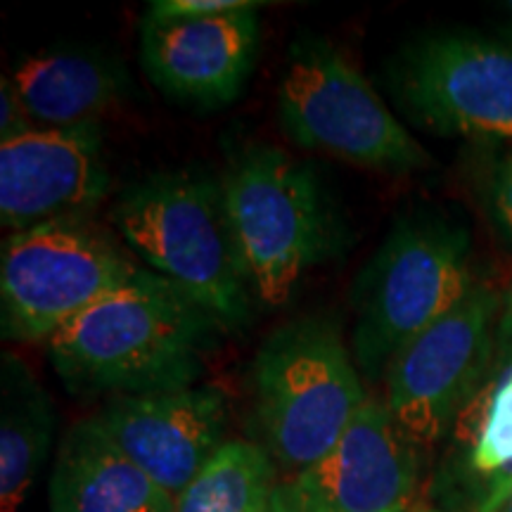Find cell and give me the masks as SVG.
Wrapping results in <instances>:
<instances>
[{
	"instance_id": "obj_22",
	"label": "cell",
	"mask_w": 512,
	"mask_h": 512,
	"mask_svg": "<svg viewBox=\"0 0 512 512\" xmlns=\"http://www.w3.org/2000/svg\"><path fill=\"white\" fill-rule=\"evenodd\" d=\"M268 512H302L297 508V503L292 501L290 491H287L285 484H278L273 491V498H271V510Z\"/></svg>"
},
{
	"instance_id": "obj_11",
	"label": "cell",
	"mask_w": 512,
	"mask_h": 512,
	"mask_svg": "<svg viewBox=\"0 0 512 512\" xmlns=\"http://www.w3.org/2000/svg\"><path fill=\"white\" fill-rule=\"evenodd\" d=\"M420 477L413 444L387 401L368 394L330 453L285 482L302 512H403Z\"/></svg>"
},
{
	"instance_id": "obj_15",
	"label": "cell",
	"mask_w": 512,
	"mask_h": 512,
	"mask_svg": "<svg viewBox=\"0 0 512 512\" xmlns=\"http://www.w3.org/2000/svg\"><path fill=\"white\" fill-rule=\"evenodd\" d=\"M12 86L36 128L100 124L131 88L126 64L100 48H48L10 74Z\"/></svg>"
},
{
	"instance_id": "obj_14",
	"label": "cell",
	"mask_w": 512,
	"mask_h": 512,
	"mask_svg": "<svg viewBox=\"0 0 512 512\" xmlns=\"http://www.w3.org/2000/svg\"><path fill=\"white\" fill-rule=\"evenodd\" d=\"M48 494L50 512H176V498L124 456L95 418L64 432Z\"/></svg>"
},
{
	"instance_id": "obj_7",
	"label": "cell",
	"mask_w": 512,
	"mask_h": 512,
	"mask_svg": "<svg viewBox=\"0 0 512 512\" xmlns=\"http://www.w3.org/2000/svg\"><path fill=\"white\" fill-rule=\"evenodd\" d=\"M143 271L91 219L10 233L0 249V328L22 344H48L64 325Z\"/></svg>"
},
{
	"instance_id": "obj_13",
	"label": "cell",
	"mask_w": 512,
	"mask_h": 512,
	"mask_svg": "<svg viewBox=\"0 0 512 512\" xmlns=\"http://www.w3.org/2000/svg\"><path fill=\"white\" fill-rule=\"evenodd\" d=\"M259 10L204 19H147L140 62L159 91L185 105L216 110L240 98L254 72L261 41Z\"/></svg>"
},
{
	"instance_id": "obj_19",
	"label": "cell",
	"mask_w": 512,
	"mask_h": 512,
	"mask_svg": "<svg viewBox=\"0 0 512 512\" xmlns=\"http://www.w3.org/2000/svg\"><path fill=\"white\" fill-rule=\"evenodd\" d=\"M268 3L259 0H155L147 10V19L155 22H174V19H204L226 15V12L264 8Z\"/></svg>"
},
{
	"instance_id": "obj_23",
	"label": "cell",
	"mask_w": 512,
	"mask_h": 512,
	"mask_svg": "<svg viewBox=\"0 0 512 512\" xmlns=\"http://www.w3.org/2000/svg\"><path fill=\"white\" fill-rule=\"evenodd\" d=\"M403 512H437V510H432V508H422V505H411V508L403 510Z\"/></svg>"
},
{
	"instance_id": "obj_4",
	"label": "cell",
	"mask_w": 512,
	"mask_h": 512,
	"mask_svg": "<svg viewBox=\"0 0 512 512\" xmlns=\"http://www.w3.org/2000/svg\"><path fill=\"white\" fill-rule=\"evenodd\" d=\"M470 233L441 214L396 221L354 285L351 354L366 382L470 292Z\"/></svg>"
},
{
	"instance_id": "obj_1",
	"label": "cell",
	"mask_w": 512,
	"mask_h": 512,
	"mask_svg": "<svg viewBox=\"0 0 512 512\" xmlns=\"http://www.w3.org/2000/svg\"><path fill=\"white\" fill-rule=\"evenodd\" d=\"M219 328L188 294L143 268L64 325L46 347L69 392L112 399L197 384Z\"/></svg>"
},
{
	"instance_id": "obj_6",
	"label": "cell",
	"mask_w": 512,
	"mask_h": 512,
	"mask_svg": "<svg viewBox=\"0 0 512 512\" xmlns=\"http://www.w3.org/2000/svg\"><path fill=\"white\" fill-rule=\"evenodd\" d=\"M278 117L297 147L358 169L413 174L432 166L430 152L375 86L320 36L302 34L292 43L278 88Z\"/></svg>"
},
{
	"instance_id": "obj_25",
	"label": "cell",
	"mask_w": 512,
	"mask_h": 512,
	"mask_svg": "<svg viewBox=\"0 0 512 512\" xmlns=\"http://www.w3.org/2000/svg\"><path fill=\"white\" fill-rule=\"evenodd\" d=\"M503 10H505V12H508V15L512 17V0H510V3H505V5H503Z\"/></svg>"
},
{
	"instance_id": "obj_9",
	"label": "cell",
	"mask_w": 512,
	"mask_h": 512,
	"mask_svg": "<svg viewBox=\"0 0 512 512\" xmlns=\"http://www.w3.org/2000/svg\"><path fill=\"white\" fill-rule=\"evenodd\" d=\"M498 294L475 283L460 302L394 358L387 408L415 446H432L475 396L494 351Z\"/></svg>"
},
{
	"instance_id": "obj_21",
	"label": "cell",
	"mask_w": 512,
	"mask_h": 512,
	"mask_svg": "<svg viewBox=\"0 0 512 512\" xmlns=\"http://www.w3.org/2000/svg\"><path fill=\"white\" fill-rule=\"evenodd\" d=\"M494 204L503 226L512 233V159H508L498 171L494 183Z\"/></svg>"
},
{
	"instance_id": "obj_10",
	"label": "cell",
	"mask_w": 512,
	"mask_h": 512,
	"mask_svg": "<svg viewBox=\"0 0 512 512\" xmlns=\"http://www.w3.org/2000/svg\"><path fill=\"white\" fill-rule=\"evenodd\" d=\"M112 190L100 124L31 128L0 143V226L88 219Z\"/></svg>"
},
{
	"instance_id": "obj_3",
	"label": "cell",
	"mask_w": 512,
	"mask_h": 512,
	"mask_svg": "<svg viewBox=\"0 0 512 512\" xmlns=\"http://www.w3.org/2000/svg\"><path fill=\"white\" fill-rule=\"evenodd\" d=\"M249 375L261 446L290 479L332 451L368 399L342 325L332 316L292 318L275 328Z\"/></svg>"
},
{
	"instance_id": "obj_8",
	"label": "cell",
	"mask_w": 512,
	"mask_h": 512,
	"mask_svg": "<svg viewBox=\"0 0 512 512\" xmlns=\"http://www.w3.org/2000/svg\"><path fill=\"white\" fill-rule=\"evenodd\" d=\"M403 117L437 136L512 138V46L475 34H434L387 67Z\"/></svg>"
},
{
	"instance_id": "obj_20",
	"label": "cell",
	"mask_w": 512,
	"mask_h": 512,
	"mask_svg": "<svg viewBox=\"0 0 512 512\" xmlns=\"http://www.w3.org/2000/svg\"><path fill=\"white\" fill-rule=\"evenodd\" d=\"M31 128L36 126L31 124L10 76H3V83H0V140L17 138L22 133H29Z\"/></svg>"
},
{
	"instance_id": "obj_5",
	"label": "cell",
	"mask_w": 512,
	"mask_h": 512,
	"mask_svg": "<svg viewBox=\"0 0 512 512\" xmlns=\"http://www.w3.org/2000/svg\"><path fill=\"white\" fill-rule=\"evenodd\" d=\"M221 185L252 294L285 306L337 240L320 178L280 147L256 143L230 157Z\"/></svg>"
},
{
	"instance_id": "obj_12",
	"label": "cell",
	"mask_w": 512,
	"mask_h": 512,
	"mask_svg": "<svg viewBox=\"0 0 512 512\" xmlns=\"http://www.w3.org/2000/svg\"><path fill=\"white\" fill-rule=\"evenodd\" d=\"M93 418L124 456L178 498L226 444L228 403L219 387L192 384L112 396Z\"/></svg>"
},
{
	"instance_id": "obj_17",
	"label": "cell",
	"mask_w": 512,
	"mask_h": 512,
	"mask_svg": "<svg viewBox=\"0 0 512 512\" xmlns=\"http://www.w3.org/2000/svg\"><path fill=\"white\" fill-rule=\"evenodd\" d=\"M275 486L266 448L233 439L176 498V512H268Z\"/></svg>"
},
{
	"instance_id": "obj_18",
	"label": "cell",
	"mask_w": 512,
	"mask_h": 512,
	"mask_svg": "<svg viewBox=\"0 0 512 512\" xmlns=\"http://www.w3.org/2000/svg\"><path fill=\"white\" fill-rule=\"evenodd\" d=\"M470 465L486 479L512 467V361L486 394Z\"/></svg>"
},
{
	"instance_id": "obj_2",
	"label": "cell",
	"mask_w": 512,
	"mask_h": 512,
	"mask_svg": "<svg viewBox=\"0 0 512 512\" xmlns=\"http://www.w3.org/2000/svg\"><path fill=\"white\" fill-rule=\"evenodd\" d=\"M119 238L223 328L252 318L238 242L221 181L204 171H157L121 192L110 211Z\"/></svg>"
},
{
	"instance_id": "obj_16",
	"label": "cell",
	"mask_w": 512,
	"mask_h": 512,
	"mask_svg": "<svg viewBox=\"0 0 512 512\" xmlns=\"http://www.w3.org/2000/svg\"><path fill=\"white\" fill-rule=\"evenodd\" d=\"M53 396L17 354L0 361V510L17 512L53 448Z\"/></svg>"
},
{
	"instance_id": "obj_24",
	"label": "cell",
	"mask_w": 512,
	"mask_h": 512,
	"mask_svg": "<svg viewBox=\"0 0 512 512\" xmlns=\"http://www.w3.org/2000/svg\"><path fill=\"white\" fill-rule=\"evenodd\" d=\"M501 512H512V494H510L508 501H505V505L501 508Z\"/></svg>"
}]
</instances>
